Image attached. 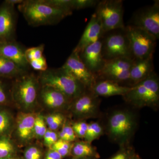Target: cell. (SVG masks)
<instances>
[{
  "instance_id": "cell-1",
  "label": "cell",
  "mask_w": 159,
  "mask_h": 159,
  "mask_svg": "<svg viewBox=\"0 0 159 159\" xmlns=\"http://www.w3.org/2000/svg\"><path fill=\"white\" fill-rule=\"evenodd\" d=\"M18 9L28 24L34 27L56 25L73 13L51 6L44 0H26Z\"/></svg>"
},
{
  "instance_id": "cell-2",
  "label": "cell",
  "mask_w": 159,
  "mask_h": 159,
  "mask_svg": "<svg viewBox=\"0 0 159 159\" xmlns=\"http://www.w3.org/2000/svg\"><path fill=\"white\" fill-rule=\"evenodd\" d=\"M39 80L41 86H48L62 93L71 101L87 90L85 86L62 67L40 72Z\"/></svg>"
},
{
  "instance_id": "cell-3",
  "label": "cell",
  "mask_w": 159,
  "mask_h": 159,
  "mask_svg": "<svg viewBox=\"0 0 159 159\" xmlns=\"http://www.w3.org/2000/svg\"><path fill=\"white\" fill-rule=\"evenodd\" d=\"M13 80L12 100L25 110L33 108L38 100L41 88L38 77L28 72Z\"/></svg>"
},
{
  "instance_id": "cell-4",
  "label": "cell",
  "mask_w": 159,
  "mask_h": 159,
  "mask_svg": "<svg viewBox=\"0 0 159 159\" xmlns=\"http://www.w3.org/2000/svg\"><path fill=\"white\" fill-rule=\"evenodd\" d=\"M125 101L137 107L157 105L159 101V81L154 72L147 78L131 87L125 96Z\"/></svg>"
},
{
  "instance_id": "cell-5",
  "label": "cell",
  "mask_w": 159,
  "mask_h": 159,
  "mask_svg": "<svg viewBox=\"0 0 159 159\" xmlns=\"http://www.w3.org/2000/svg\"><path fill=\"white\" fill-rule=\"evenodd\" d=\"M101 39L102 54L105 61L118 58L133 60L125 27L106 32Z\"/></svg>"
},
{
  "instance_id": "cell-6",
  "label": "cell",
  "mask_w": 159,
  "mask_h": 159,
  "mask_svg": "<svg viewBox=\"0 0 159 159\" xmlns=\"http://www.w3.org/2000/svg\"><path fill=\"white\" fill-rule=\"evenodd\" d=\"M125 30L134 60L153 56L157 40L154 36L143 29L131 25L125 26Z\"/></svg>"
},
{
  "instance_id": "cell-7",
  "label": "cell",
  "mask_w": 159,
  "mask_h": 159,
  "mask_svg": "<svg viewBox=\"0 0 159 159\" xmlns=\"http://www.w3.org/2000/svg\"><path fill=\"white\" fill-rule=\"evenodd\" d=\"M123 3L122 0L99 1L95 12L101 22L103 34L112 30L125 28Z\"/></svg>"
},
{
  "instance_id": "cell-8",
  "label": "cell",
  "mask_w": 159,
  "mask_h": 159,
  "mask_svg": "<svg viewBox=\"0 0 159 159\" xmlns=\"http://www.w3.org/2000/svg\"><path fill=\"white\" fill-rule=\"evenodd\" d=\"M132 114L127 111H119L114 112L109 118L108 132L111 139L123 144L133 133L136 126Z\"/></svg>"
},
{
  "instance_id": "cell-9",
  "label": "cell",
  "mask_w": 159,
  "mask_h": 159,
  "mask_svg": "<svg viewBox=\"0 0 159 159\" xmlns=\"http://www.w3.org/2000/svg\"><path fill=\"white\" fill-rule=\"evenodd\" d=\"M129 25L138 27L159 39V1L150 6L138 9L131 19Z\"/></svg>"
},
{
  "instance_id": "cell-10",
  "label": "cell",
  "mask_w": 159,
  "mask_h": 159,
  "mask_svg": "<svg viewBox=\"0 0 159 159\" xmlns=\"http://www.w3.org/2000/svg\"><path fill=\"white\" fill-rule=\"evenodd\" d=\"M61 67L85 86L87 89H92L97 80V77L86 67L78 52L73 51Z\"/></svg>"
},
{
  "instance_id": "cell-11",
  "label": "cell",
  "mask_w": 159,
  "mask_h": 159,
  "mask_svg": "<svg viewBox=\"0 0 159 159\" xmlns=\"http://www.w3.org/2000/svg\"><path fill=\"white\" fill-rule=\"evenodd\" d=\"M15 7L7 0L0 5V42L15 40L17 13Z\"/></svg>"
},
{
  "instance_id": "cell-12",
  "label": "cell",
  "mask_w": 159,
  "mask_h": 159,
  "mask_svg": "<svg viewBox=\"0 0 159 159\" xmlns=\"http://www.w3.org/2000/svg\"><path fill=\"white\" fill-rule=\"evenodd\" d=\"M72 101L74 113L77 116L84 118L96 116L100 102L99 97L88 89Z\"/></svg>"
},
{
  "instance_id": "cell-13",
  "label": "cell",
  "mask_w": 159,
  "mask_h": 159,
  "mask_svg": "<svg viewBox=\"0 0 159 159\" xmlns=\"http://www.w3.org/2000/svg\"><path fill=\"white\" fill-rule=\"evenodd\" d=\"M102 39L86 47L79 53L86 67L97 77L105 63L102 54Z\"/></svg>"
},
{
  "instance_id": "cell-14",
  "label": "cell",
  "mask_w": 159,
  "mask_h": 159,
  "mask_svg": "<svg viewBox=\"0 0 159 159\" xmlns=\"http://www.w3.org/2000/svg\"><path fill=\"white\" fill-rule=\"evenodd\" d=\"M103 34L101 22L97 15L94 12L92 15L79 42L73 51L80 53L86 47L101 39Z\"/></svg>"
},
{
  "instance_id": "cell-15",
  "label": "cell",
  "mask_w": 159,
  "mask_h": 159,
  "mask_svg": "<svg viewBox=\"0 0 159 159\" xmlns=\"http://www.w3.org/2000/svg\"><path fill=\"white\" fill-rule=\"evenodd\" d=\"M25 50L16 40L0 42V54L29 71L30 67L25 55Z\"/></svg>"
},
{
  "instance_id": "cell-16",
  "label": "cell",
  "mask_w": 159,
  "mask_h": 159,
  "mask_svg": "<svg viewBox=\"0 0 159 159\" xmlns=\"http://www.w3.org/2000/svg\"><path fill=\"white\" fill-rule=\"evenodd\" d=\"M153 56L144 59L134 60L127 80L129 87H132L149 77L154 72Z\"/></svg>"
},
{
  "instance_id": "cell-17",
  "label": "cell",
  "mask_w": 159,
  "mask_h": 159,
  "mask_svg": "<svg viewBox=\"0 0 159 159\" xmlns=\"http://www.w3.org/2000/svg\"><path fill=\"white\" fill-rule=\"evenodd\" d=\"M48 108L60 109L66 107L72 102L65 95L54 89L48 86H41L38 99Z\"/></svg>"
},
{
  "instance_id": "cell-18",
  "label": "cell",
  "mask_w": 159,
  "mask_h": 159,
  "mask_svg": "<svg viewBox=\"0 0 159 159\" xmlns=\"http://www.w3.org/2000/svg\"><path fill=\"white\" fill-rule=\"evenodd\" d=\"M131 87L120 85L119 83L106 80H97L91 90L98 97H109L125 96Z\"/></svg>"
},
{
  "instance_id": "cell-19",
  "label": "cell",
  "mask_w": 159,
  "mask_h": 159,
  "mask_svg": "<svg viewBox=\"0 0 159 159\" xmlns=\"http://www.w3.org/2000/svg\"><path fill=\"white\" fill-rule=\"evenodd\" d=\"M36 116L33 113L21 112L16 118V133L21 141L26 142L34 137V122Z\"/></svg>"
},
{
  "instance_id": "cell-20",
  "label": "cell",
  "mask_w": 159,
  "mask_h": 159,
  "mask_svg": "<svg viewBox=\"0 0 159 159\" xmlns=\"http://www.w3.org/2000/svg\"><path fill=\"white\" fill-rule=\"evenodd\" d=\"M29 71L20 67L16 64L0 54V77L13 80Z\"/></svg>"
},
{
  "instance_id": "cell-21",
  "label": "cell",
  "mask_w": 159,
  "mask_h": 159,
  "mask_svg": "<svg viewBox=\"0 0 159 159\" xmlns=\"http://www.w3.org/2000/svg\"><path fill=\"white\" fill-rule=\"evenodd\" d=\"M71 154L74 157L73 159L91 157L98 159L99 154L90 143L86 142H80L73 145L71 149Z\"/></svg>"
},
{
  "instance_id": "cell-22",
  "label": "cell",
  "mask_w": 159,
  "mask_h": 159,
  "mask_svg": "<svg viewBox=\"0 0 159 159\" xmlns=\"http://www.w3.org/2000/svg\"><path fill=\"white\" fill-rule=\"evenodd\" d=\"M133 62L134 60L127 58H118L106 61L102 70L98 74L112 71L130 70Z\"/></svg>"
},
{
  "instance_id": "cell-23",
  "label": "cell",
  "mask_w": 159,
  "mask_h": 159,
  "mask_svg": "<svg viewBox=\"0 0 159 159\" xmlns=\"http://www.w3.org/2000/svg\"><path fill=\"white\" fill-rule=\"evenodd\" d=\"M13 125L11 113L5 107H0V138L9 136Z\"/></svg>"
},
{
  "instance_id": "cell-24",
  "label": "cell",
  "mask_w": 159,
  "mask_h": 159,
  "mask_svg": "<svg viewBox=\"0 0 159 159\" xmlns=\"http://www.w3.org/2000/svg\"><path fill=\"white\" fill-rule=\"evenodd\" d=\"M14 146L9 136L0 138V159H6L14 155Z\"/></svg>"
},
{
  "instance_id": "cell-25",
  "label": "cell",
  "mask_w": 159,
  "mask_h": 159,
  "mask_svg": "<svg viewBox=\"0 0 159 159\" xmlns=\"http://www.w3.org/2000/svg\"><path fill=\"white\" fill-rule=\"evenodd\" d=\"M102 133L101 125L97 122H93L88 124L84 139L85 142L91 143L98 139Z\"/></svg>"
},
{
  "instance_id": "cell-26",
  "label": "cell",
  "mask_w": 159,
  "mask_h": 159,
  "mask_svg": "<svg viewBox=\"0 0 159 159\" xmlns=\"http://www.w3.org/2000/svg\"><path fill=\"white\" fill-rule=\"evenodd\" d=\"M6 79L0 77V107H5L10 102L11 98V89L6 84Z\"/></svg>"
},
{
  "instance_id": "cell-27",
  "label": "cell",
  "mask_w": 159,
  "mask_h": 159,
  "mask_svg": "<svg viewBox=\"0 0 159 159\" xmlns=\"http://www.w3.org/2000/svg\"><path fill=\"white\" fill-rule=\"evenodd\" d=\"M72 146L70 142L58 139L51 148L57 152L63 158H64L71 154Z\"/></svg>"
},
{
  "instance_id": "cell-28",
  "label": "cell",
  "mask_w": 159,
  "mask_h": 159,
  "mask_svg": "<svg viewBox=\"0 0 159 159\" xmlns=\"http://www.w3.org/2000/svg\"><path fill=\"white\" fill-rule=\"evenodd\" d=\"M46 125L43 117L40 115H37L34 122V136L39 139L43 138L48 130Z\"/></svg>"
},
{
  "instance_id": "cell-29",
  "label": "cell",
  "mask_w": 159,
  "mask_h": 159,
  "mask_svg": "<svg viewBox=\"0 0 159 159\" xmlns=\"http://www.w3.org/2000/svg\"><path fill=\"white\" fill-rule=\"evenodd\" d=\"M44 50V45L43 44L26 49L25 55L28 63L31 61L39 59L43 56Z\"/></svg>"
},
{
  "instance_id": "cell-30",
  "label": "cell",
  "mask_w": 159,
  "mask_h": 159,
  "mask_svg": "<svg viewBox=\"0 0 159 159\" xmlns=\"http://www.w3.org/2000/svg\"><path fill=\"white\" fill-rule=\"evenodd\" d=\"M47 4L59 9L67 11H74L73 8V0H44Z\"/></svg>"
},
{
  "instance_id": "cell-31",
  "label": "cell",
  "mask_w": 159,
  "mask_h": 159,
  "mask_svg": "<svg viewBox=\"0 0 159 159\" xmlns=\"http://www.w3.org/2000/svg\"><path fill=\"white\" fill-rule=\"evenodd\" d=\"M99 1L97 0H73V10H78L97 6Z\"/></svg>"
},
{
  "instance_id": "cell-32",
  "label": "cell",
  "mask_w": 159,
  "mask_h": 159,
  "mask_svg": "<svg viewBox=\"0 0 159 159\" xmlns=\"http://www.w3.org/2000/svg\"><path fill=\"white\" fill-rule=\"evenodd\" d=\"M24 156L25 159H42V152L36 146H30L25 151Z\"/></svg>"
},
{
  "instance_id": "cell-33",
  "label": "cell",
  "mask_w": 159,
  "mask_h": 159,
  "mask_svg": "<svg viewBox=\"0 0 159 159\" xmlns=\"http://www.w3.org/2000/svg\"><path fill=\"white\" fill-rule=\"evenodd\" d=\"M29 64L31 68L40 72H43L48 69L47 59L44 55L39 59L29 61Z\"/></svg>"
},
{
  "instance_id": "cell-34",
  "label": "cell",
  "mask_w": 159,
  "mask_h": 159,
  "mask_svg": "<svg viewBox=\"0 0 159 159\" xmlns=\"http://www.w3.org/2000/svg\"><path fill=\"white\" fill-rule=\"evenodd\" d=\"M43 138L45 144L50 148L58 139V134L54 131L51 130H47Z\"/></svg>"
},
{
  "instance_id": "cell-35",
  "label": "cell",
  "mask_w": 159,
  "mask_h": 159,
  "mask_svg": "<svg viewBox=\"0 0 159 159\" xmlns=\"http://www.w3.org/2000/svg\"><path fill=\"white\" fill-rule=\"evenodd\" d=\"M134 154L131 151L122 148L108 159H130Z\"/></svg>"
},
{
  "instance_id": "cell-36",
  "label": "cell",
  "mask_w": 159,
  "mask_h": 159,
  "mask_svg": "<svg viewBox=\"0 0 159 159\" xmlns=\"http://www.w3.org/2000/svg\"><path fill=\"white\" fill-rule=\"evenodd\" d=\"M62 129L65 133L69 142H71L75 140L76 135L74 132L72 126L69 125H65L63 127Z\"/></svg>"
},
{
  "instance_id": "cell-37",
  "label": "cell",
  "mask_w": 159,
  "mask_h": 159,
  "mask_svg": "<svg viewBox=\"0 0 159 159\" xmlns=\"http://www.w3.org/2000/svg\"><path fill=\"white\" fill-rule=\"evenodd\" d=\"M62 117H63V115L59 113L51 114L44 118L46 124L48 126L52 124L53 122H55L57 119H60Z\"/></svg>"
},
{
  "instance_id": "cell-38",
  "label": "cell",
  "mask_w": 159,
  "mask_h": 159,
  "mask_svg": "<svg viewBox=\"0 0 159 159\" xmlns=\"http://www.w3.org/2000/svg\"><path fill=\"white\" fill-rule=\"evenodd\" d=\"M62 157L59 153L53 149L50 148L47 152L43 159H63Z\"/></svg>"
},
{
  "instance_id": "cell-39",
  "label": "cell",
  "mask_w": 159,
  "mask_h": 159,
  "mask_svg": "<svg viewBox=\"0 0 159 159\" xmlns=\"http://www.w3.org/2000/svg\"><path fill=\"white\" fill-rule=\"evenodd\" d=\"M64 116L61 117L60 119H57V120L53 122L51 125H48L49 129L53 131L56 130L61 126L64 122Z\"/></svg>"
},
{
  "instance_id": "cell-40",
  "label": "cell",
  "mask_w": 159,
  "mask_h": 159,
  "mask_svg": "<svg viewBox=\"0 0 159 159\" xmlns=\"http://www.w3.org/2000/svg\"><path fill=\"white\" fill-rule=\"evenodd\" d=\"M8 2L15 6L16 5H20L24 2V0H7Z\"/></svg>"
},
{
  "instance_id": "cell-41",
  "label": "cell",
  "mask_w": 159,
  "mask_h": 159,
  "mask_svg": "<svg viewBox=\"0 0 159 159\" xmlns=\"http://www.w3.org/2000/svg\"><path fill=\"white\" fill-rule=\"evenodd\" d=\"M130 159H142L140 157L135 154L134 153L133 155L132 156Z\"/></svg>"
},
{
  "instance_id": "cell-42",
  "label": "cell",
  "mask_w": 159,
  "mask_h": 159,
  "mask_svg": "<svg viewBox=\"0 0 159 159\" xmlns=\"http://www.w3.org/2000/svg\"><path fill=\"white\" fill-rule=\"evenodd\" d=\"M6 159H20L18 157L15 156L13 155L12 156L9 157L7 158Z\"/></svg>"
},
{
  "instance_id": "cell-43",
  "label": "cell",
  "mask_w": 159,
  "mask_h": 159,
  "mask_svg": "<svg viewBox=\"0 0 159 159\" xmlns=\"http://www.w3.org/2000/svg\"><path fill=\"white\" fill-rule=\"evenodd\" d=\"M77 159H97L96 158H91V157H87V158H79Z\"/></svg>"
}]
</instances>
